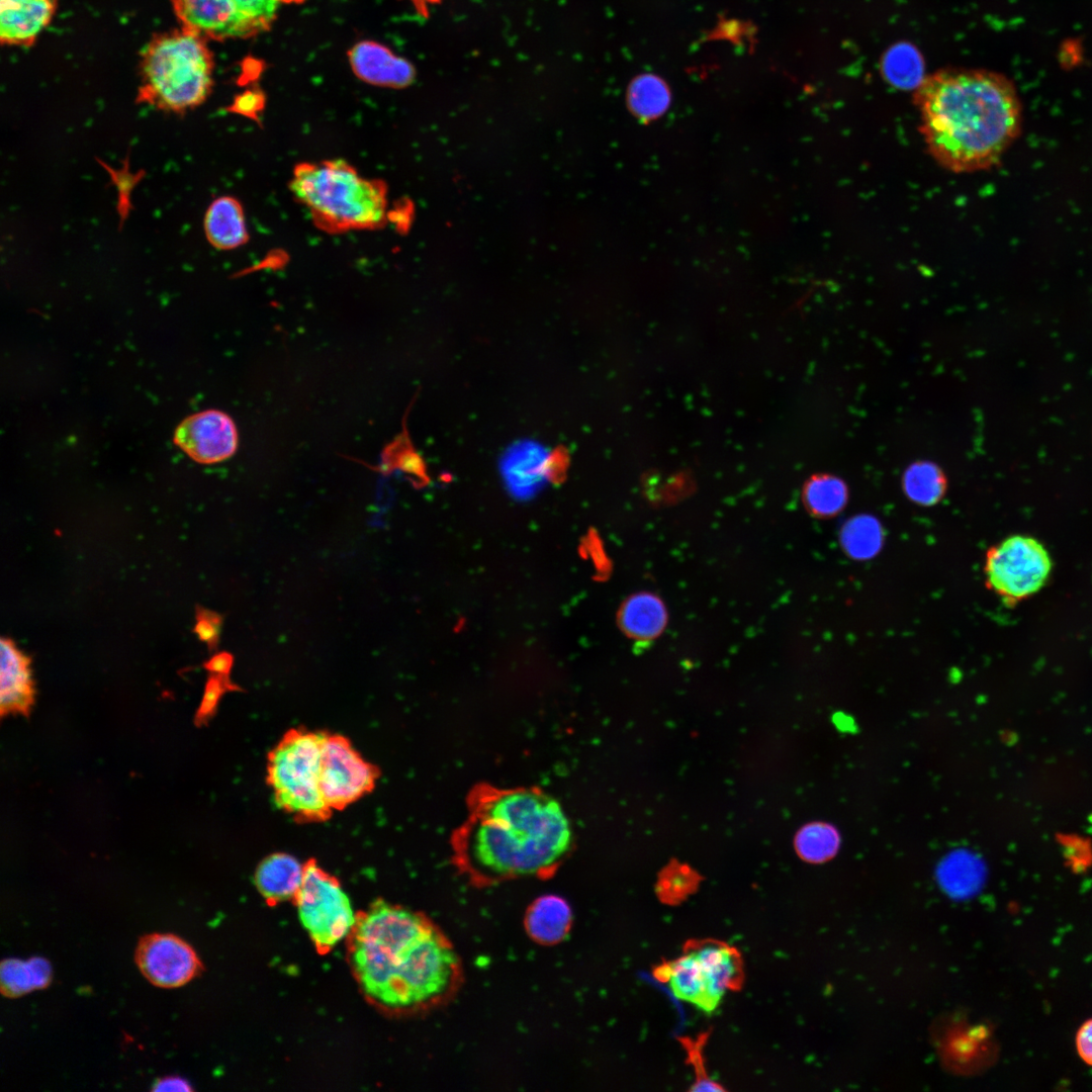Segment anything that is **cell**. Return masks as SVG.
<instances>
[{
    "mask_svg": "<svg viewBox=\"0 0 1092 1092\" xmlns=\"http://www.w3.org/2000/svg\"><path fill=\"white\" fill-rule=\"evenodd\" d=\"M347 941L359 988L382 1010H426L445 1002L459 986L457 951L421 912L377 899L357 914Z\"/></svg>",
    "mask_w": 1092,
    "mask_h": 1092,
    "instance_id": "obj_1",
    "label": "cell"
},
{
    "mask_svg": "<svg viewBox=\"0 0 1092 1092\" xmlns=\"http://www.w3.org/2000/svg\"><path fill=\"white\" fill-rule=\"evenodd\" d=\"M914 102L931 157L954 173L994 166L1020 129V104L1004 76L949 68L923 79Z\"/></svg>",
    "mask_w": 1092,
    "mask_h": 1092,
    "instance_id": "obj_2",
    "label": "cell"
},
{
    "mask_svg": "<svg viewBox=\"0 0 1092 1092\" xmlns=\"http://www.w3.org/2000/svg\"><path fill=\"white\" fill-rule=\"evenodd\" d=\"M571 843L570 820L555 798L532 789H511L479 804L463 854L479 878L505 880L548 873Z\"/></svg>",
    "mask_w": 1092,
    "mask_h": 1092,
    "instance_id": "obj_3",
    "label": "cell"
},
{
    "mask_svg": "<svg viewBox=\"0 0 1092 1092\" xmlns=\"http://www.w3.org/2000/svg\"><path fill=\"white\" fill-rule=\"evenodd\" d=\"M288 187L314 225L328 234L374 231L388 218L386 184L360 175L341 159L298 163Z\"/></svg>",
    "mask_w": 1092,
    "mask_h": 1092,
    "instance_id": "obj_4",
    "label": "cell"
},
{
    "mask_svg": "<svg viewBox=\"0 0 1092 1092\" xmlns=\"http://www.w3.org/2000/svg\"><path fill=\"white\" fill-rule=\"evenodd\" d=\"M212 75L213 59L203 36L184 27L157 34L142 52L136 101L185 113L207 99Z\"/></svg>",
    "mask_w": 1092,
    "mask_h": 1092,
    "instance_id": "obj_5",
    "label": "cell"
},
{
    "mask_svg": "<svg viewBox=\"0 0 1092 1092\" xmlns=\"http://www.w3.org/2000/svg\"><path fill=\"white\" fill-rule=\"evenodd\" d=\"M327 732L288 730L267 758V784L275 804L299 823L332 815L321 788L323 743Z\"/></svg>",
    "mask_w": 1092,
    "mask_h": 1092,
    "instance_id": "obj_6",
    "label": "cell"
},
{
    "mask_svg": "<svg viewBox=\"0 0 1092 1092\" xmlns=\"http://www.w3.org/2000/svg\"><path fill=\"white\" fill-rule=\"evenodd\" d=\"M654 976L666 983L676 998L710 1014L728 992L742 987L744 968L740 952L732 945L712 938L691 939L681 956L658 965Z\"/></svg>",
    "mask_w": 1092,
    "mask_h": 1092,
    "instance_id": "obj_7",
    "label": "cell"
},
{
    "mask_svg": "<svg viewBox=\"0 0 1092 1092\" xmlns=\"http://www.w3.org/2000/svg\"><path fill=\"white\" fill-rule=\"evenodd\" d=\"M293 902L301 925L321 954L347 939L357 920L340 881L315 859L304 863L303 880Z\"/></svg>",
    "mask_w": 1092,
    "mask_h": 1092,
    "instance_id": "obj_8",
    "label": "cell"
},
{
    "mask_svg": "<svg viewBox=\"0 0 1092 1092\" xmlns=\"http://www.w3.org/2000/svg\"><path fill=\"white\" fill-rule=\"evenodd\" d=\"M1052 570L1051 556L1035 538L1013 535L991 547L984 564L990 589L1008 605L1037 593Z\"/></svg>",
    "mask_w": 1092,
    "mask_h": 1092,
    "instance_id": "obj_9",
    "label": "cell"
},
{
    "mask_svg": "<svg viewBox=\"0 0 1092 1092\" xmlns=\"http://www.w3.org/2000/svg\"><path fill=\"white\" fill-rule=\"evenodd\" d=\"M182 27L217 40L247 38L268 30L277 0H171Z\"/></svg>",
    "mask_w": 1092,
    "mask_h": 1092,
    "instance_id": "obj_10",
    "label": "cell"
},
{
    "mask_svg": "<svg viewBox=\"0 0 1092 1092\" xmlns=\"http://www.w3.org/2000/svg\"><path fill=\"white\" fill-rule=\"evenodd\" d=\"M378 778V767L366 761L346 737L326 734L321 788L332 811L343 810L370 793Z\"/></svg>",
    "mask_w": 1092,
    "mask_h": 1092,
    "instance_id": "obj_11",
    "label": "cell"
},
{
    "mask_svg": "<svg viewBox=\"0 0 1092 1092\" xmlns=\"http://www.w3.org/2000/svg\"><path fill=\"white\" fill-rule=\"evenodd\" d=\"M134 958L144 977L161 988L183 986L202 971V964L191 945L172 933L143 936Z\"/></svg>",
    "mask_w": 1092,
    "mask_h": 1092,
    "instance_id": "obj_12",
    "label": "cell"
},
{
    "mask_svg": "<svg viewBox=\"0 0 1092 1092\" xmlns=\"http://www.w3.org/2000/svg\"><path fill=\"white\" fill-rule=\"evenodd\" d=\"M238 441L232 418L216 410L187 417L174 434V443L191 459L202 464L230 458L237 450Z\"/></svg>",
    "mask_w": 1092,
    "mask_h": 1092,
    "instance_id": "obj_13",
    "label": "cell"
},
{
    "mask_svg": "<svg viewBox=\"0 0 1092 1092\" xmlns=\"http://www.w3.org/2000/svg\"><path fill=\"white\" fill-rule=\"evenodd\" d=\"M554 455L534 441L510 446L499 461V471L508 491L518 499H528L542 490L555 471Z\"/></svg>",
    "mask_w": 1092,
    "mask_h": 1092,
    "instance_id": "obj_14",
    "label": "cell"
},
{
    "mask_svg": "<svg viewBox=\"0 0 1092 1092\" xmlns=\"http://www.w3.org/2000/svg\"><path fill=\"white\" fill-rule=\"evenodd\" d=\"M354 74L368 84L385 88H403L415 77V70L405 59L372 40H362L348 52Z\"/></svg>",
    "mask_w": 1092,
    "mask_h": 1092,
    "instance_id": "obj_15",
    "label": "cell"
},
{
    "mask_svg": "<svg viewBox=\"0 0 1092 1092\" xmlns=\"http://www.w3.org/2000/svg\"><path fill=\"white\" fill-rule=\"evenodd\" d=\"M0 712L26 715L34 701L30 658L10 638H1Z\"/></svg>",
    "mask_w": 1092,
    "mask_h": 1092,
    "instance_id": "obj_16",
    "label": "cell"
},
{
    "mask_svg": "<svg viewBox=\"0 0 1092 1092\" xmlns=\"http://www.w3.org/2000/svg\"><path fill=\"white\" fill-rule=\"evenodd\" d=\"M57 0H0L3 43L29 46L51 22Z\"/></svg>",
    "mask_w": 1092,
    "mask_h": 1092,
    "instance_id": "obj_17",
    "label": "cell"
},
{
    "mask_svg": "<svg viewBox=\"0 0 1092 1092\" xmlns=\"http://www.w3.org/2000/svg\"><path fill=\"white\" fill-rule=\"evenodd\" d=\"M304 863L285 852L263 858L254 874V883L269 905L294 900L303 880Z\"/></svg>",
    "mask_w": 1092,
    "mask_h": 1092,
    "instance_id": "obj_18",
    "label": "cell"
},
{
    "mask_svg": "<svg viewBox=\"0 0 1092 1092\" xmlns=\"http://www.w3.org/2000/svg\"><path fill=\"white\" fill-rule=\"evenodd\" d=\"M203 232L210 246L219 251L247 244L250 236L242 203L231 195L212 200L203 216Z\"/></svg>",
    "mask_w": 1092,
    "mask_h": 1092,
    "instance_id": "obj_19",
    "label": "cell"
},
{
    "mask_svg": "<svg viewBox=\"0 0 1092 1092\" xmlns=\"http://www.w3.org/2000/svg\"><path fill=\"white\" fill-rule=\"evenodd\" d=\"M936 876L947 895L954 899H966L976 895L983 887L986 867L975 852L956 849L941 859Z\"/></svg>",
    "mask_w": 1092,
    "mask_h": 1092,
    "instance_id": "obj_20",
    "label": "cell"
},
{
    "mask_svg": "<svg viewBox=\"0 0 1092 1092\" xmlns=\"http://www.w3.org/2000/svg\"><path fill=\"white\" fill-rule=\"evenodd\" d=\"M572 913L567 902L558 896L538 898L526 914V930L536 941L553 944L564 939L569 932Z\"/></svg>",
    "mask_w": 1092,
    "mask_h": 1092,
    "instance_id": "obj_21",
    "label": "cell"
},
{
    "mask_svg": "<svg viewBox=\"0 0 1092 1092\" xmlns=\"http://www.w3.org/2000/svg\"><path fill=\"white\" fill-rule=\"evenodd\" d=\"M666 622V612L662 602L650 594H638L625 602L620 623L623 630L632 638L649 640L656 637Z\"/></svg>",
    "mask_w": 1092,
    "mask_h": 1092,
    "instance_id": "obj_22",
    "label": "cell"
},
{
    "mask_svg": "<svg viewBox=\"0 0 1092 1092\" xmlns=\"http://www.w3.org/2000/svg\"><path fill=\"white\" fill-rule=\"evenodd\" d=\"M51 980L52 968L43 958L33 957L26 961L7 959L1 963L0 987L6 997L16 998L43 989Z\"/></svg>",
    "mask_w": 1092,
    "mask_h": 1092,
    "instance_id": "obj_23",
    "label": "cell"
},
{
    "mask_svg": "<svg viewBox=\"0 0 1092 1092\" xmlns=\"http://www.w3.org/2000/svg\"><path fill=\"white\" fill-rule=\"evenodd\" d=\"M848 491L838 477L819 474L811 477L804 486L803 500L811 514L819 518L836 516L845 507Z\"/></svg>",
    "mask_w": 1092,
    "mask_h": 1092,
    "instance_id": "obj_24",
    "label": "cell"
},
{
    "mask_svg": "<svg viewBox=\"0 0 1092 1092\" xmlns=\"http://www.w3.org/2000/svg\"><path fill=\"white\" fill-rule=\"evenodd\" d=\"M670 92L659 77L644 74L632 81L628 90L631 111L641 119L651 120L666 111Z\"/></svg>",
    "mask_w": 1092,
    "mask_h": 1092,
    "instance_id": "obj_25",
    "label": "cell"
},
{
    "mask_svg": "<svg viewBox=\"0 0 1092 1092\" xmlns=\"http://www.w3.org/2000/svg\"><path fill=\"white\" fill-rule=\"evenodd\" d=\"M903 486L911 500L922 506H931L944 494L946 480L935 464L919 461L906 469Z\"/></svg>",
    "mask_w": 1092,
    "mask_h": 1092,
    "instance_id": "obj_26",
    "label": "cell"
},
{
    "mask_svg": "<svg viewBox=\"0 0 1092 1092\" xmlns=\"http://www.w3.org/2000/svg\"><path fill=\"white\" fill-rule=\"evenodd\" d=\"M840 846V835L835 826L814 822L803 826L795 837L799 855L810 862H823L833 857Z\"/></svg>",
    "mask_w": 1092,
    "mask_h": 1092,
    "instance_id": "obj_27",
    "label": "cell"
},
{
    "mask_svg": "<svg viewBox=\"0 0 1092 1092\" xmlns=\"http://www.w3.org/2000/svg\"><path fill=\"white\" fill-rule=\"evenodd\" d=\"M841 541L845 550L852 557H871L881 546V527L871 517H856L843 528Z\"/></svg>",
    "mask_w": 1092,
    "mask_h": 1092,
    "instance_id": "obj_28",
    "label": "cell"
},
{
    "mask_svg": "<svg viewBox=\"0 0 1092 1092\" xmlns=\"http://www.w3.org/2000/svg\"><path fill=\"white\" fill-rule=\"evenodd\" d=\"M707 1037V1034H701L696 1039L690 1037L680 1038L681 1044L687 1052L689 1063L693 1066L695 1071V1082L690 1089L692 1091L724 1090L721 1085L710 1079L705 1070L703 1051Z\"/></svg>",
    "mask_w": 1092,
    "mask_h": 1092,
    "instance_id": "obj_29",
    "label": "cell"
},
{
    "mask_svg": "<svg viewBox=\"0 0 1092 1092\" xmlns=\"http://www.w3.org/2000/svg\"><path fill=\"white\" fill-rule=\"evenodd\" d=\"M236 686L231 682L229 675L210 674L208 677L202 701L195 715V723L202 725L214 713L221 696L228 691H234Z\"/></svg>",
    "mask_w": 1092,
    "mask_h": 1092,
    "instance_id": "obj_30",
    "label": "cell"
},
{
    "mask_svg": "<svg viewBox=\"0 0 1092 1092\" xmlns=\"http://www.w3.org/2000/svg\"><path fill=\"white\" fill-rule=\"evenodd\" d=\"M194 633L198 639L204 642L209 650L217 647L222 625V617L210 610L198 607L196 609Z\"/></svg>",
    "mask_w": 1092,
    "mask_h": 1092,
    "instance_id": "obj_31",
    "label": "cell"
},
{
    "mask_svg": "<svg viewBox=\"0 0 1092 1092\" xmlns=\"http://www.w3.org/2000/svg\"><path fill=\"white\" fill-rule=\"evenodd\" d=\"M108 169L112 182L116 185L118 191V212L122 220L125 219L129 209V195L134 185L141 180L139 173L132 174L126 169L112 170L106 165H103Z\"/></svg>",
    "mask_w": 1092,
    "mask_h": 1092,
    "instance_id": "obj_32",
    "label": "cell"
},
{
    "mask_svg": "<svg viewBox=\"0 0 1092 1092\" xmlns=\"http://www.w3.org/2000/svg\"><path fill=\"white\" fill-rule=\"evenodd\" d=\"M264 105V98L257 91H246L234 99L229 110L247 117L255 118Z\"/></svg>",
    "mask_w": 1092,
    "mask_h": 1092,
    "instance_id": "obj_33",
    "label": "cell"
},
{
    "mask_svg": "<svg viewBox=\"0 0 1092 1092\" xmlns=\"http://www.w3.org/2000/svg\"><path fill=\"white\" fill-rule=\"evenodd\" d=\"M1076 1049L1083 1062L1092 1066V1019L1085 1021L1077 1031Z\"/></svg>",
    "mask_w": 1092,
    "mask_h": 1092,
    "instance_id": "obj_34",
    "label": "cell"
},
{
    "mask_svg": "<svg viewBox=\"0 0 1092 1092\" xmlns=\"http://www.w3.org/2000/svg\"><path fill=\"white\" fill-rule=\"evenodd\" d=\"M233 664V655L230 652L220 651L205 661L203 666L212 674L229 675Z\"/></svg>",
    "mask_w": 1092,
    "mask_h": 1092,
    "instance_id": "obj_35",
    "label": "cell"
},
{
    "mask_svg": "<svg viewBox=\"0 0 1092 1092\" xmlns=\"http://www.w3.org/2000/svg\"><path fill=\"white\" fill-rule=\"evenodd\" d=\"M153 1091H191L192 1087L183 1078L178 1076H167L158 1079L153 1087Z\"/></svg>",
    "mask_w": 1092,
    "mask_h": 1092,
    "instance_id": "obj_36",
    "label": "cell"
},
{
    "mask_svg": "<svg viewBox=\"0 0 1092 1092\" xmlns=\"http://www.w3.org/2000/svg\"><path fill=\"white\" fill-rule=\"evenodd\" d=\"M277 1L278 2H283V3H301L304 0H277Z\"/></svg>",
    "mask_w": 1092,
    "mask_h": 1092,
    "instance_id": "obj_37",
    "label": "cell"
},
{
    "mask_svg": "<svg viewBox=\"0 0 1092 1092\" xmlns=\"http://www.w3.org/2000/svg\"><path fill=\"white\" fill-rule=\"evenodd\" d=\"M418 1H419V2L421 3V1H428V2H432L433 0H418Z\"/></svg>",
    "mask_w": 1092,
    "mask_h": 1092,
    "instance_id": "obj_38",
    "label": "cell"
}]
</instances>
